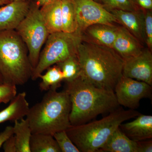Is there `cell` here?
Segmentation results:
<instances>
[{"label":"cell","mask_w":152,"mask_h":152,"mask_svg":"<svg viewBox=\"0 0 152 152\" xmlns=\"http://www.w3.org/2000/svg\"><path fill=\"white\" fill-rule=\"evenodd\" d=\"M77 55L81 77L96 86L114 91L123 76L124 60L113 49L82 39Z\"/></svg>","instance_id":"6da1fadb"},{"label":"cell","mask_w":152,"mask_h":152,"mask_svg":"<svg viewBox=\"0 0 152 152\" xmlns=\"http://www.w3.org/2000/svg\"><path fill=\"white\" fill-rule=\"evenodd\" d=\"M66 83L65 91L71 102L69 119L72 126L86 124L99 115L110 113L119 106L114 91L96 86L81 76Z\"/></svg>","instance_id":"7a4b0ae2"},{"label":"cell","mask_w":152,"mask_h":152,"mask_svg":"<svg viewBox=\"0 0 152 152\" xmlns=\"http://www.w3.org/2000/svg\"><path fill=\"white\" fill-rule=\"evenodd\" d=\"M71 102L65 90H49L40 102L30 108L26 118L32 134H48L66 131L71 126Z\"/></svg>","instance_id":"3957f363"},{"label":"cell","mask_w":152,"mask_h":152,"mask_svg":"<svg viewBox=\"0 0 152 152\" xmlns=\"http://www.w3.org/2000/svg\"><path fill=\"white\" fill-rule=\"evenodd\" d=\"M140 114L134 110L118 107L100 120L77 126L71 125L66 132L80 152H99L121 124Z\"/></svg>","instance_id":"277c9868"},{"label":"cell","mask_w":152,"mask_h":152,"mask_svg":"<svg viewBox=\"0 0 152 152\" xmlns=\"http://www.w3.org/2000/svg\"><path fill=\"white\" fill-rule=\"evenodd\" d=\"M33 70L27 48L16 31L0 32V75L3 83L24 85L31 79Z\"/></svg>","instance_id":"5b68a950"},{"label":"cell","mask_w":152,"mask_h":152,"mask_svg":"<svg viewBox=\"0 0 152 152\" xmlns=\"http://www.w3.org/2000/svg\"><path fill=\"white\" fill-rule=\"evenodd\" d=\"M81 36L77 32H60L50 34L45 46L41 52L37 64L33 69L31 79L36 80L43 72L68 57L77 55Z\"/></svg>","instance_id":"8992f818"},{"label":"cell","mask_w":152,"mask_h":152,"mask_svg":"<svg viewBox=\"0 0 152 152\" xmlns=\"http://www.w3.org/2000/svg\"><path fill=\"white\" fill-rule=\"evenodd\" d=\"M15 31L27 48L33 69L37 64L41 49L50 34L41 15L40 7L31 0L26 15Z\"/></svg>","instance_id":"52a82bcc"},{"label":"cell","mask_w":152,"mask_h":152,"mask_svg":"<svg viewBox=\"0 0 152 152\" xmlns=\"http://www.w3.org/2000/svg\"><path fill=\"white\" fill-rule=\"evenodd\" d=\"M77 29L81 34L88 27L96 24L116 25L118 23L113 14L102 4L94 0H74Z\"/></svg>","instance_id":"ba28073f"},{"label":"cell","mask_w":152,"mask_h":152,"mask_svg":"<svg viewBox=\"0 0 152 152\" xmlns=\"http://www.w3.org/2000/svg\"><path fill=\"white\" fill-rule=\"evenodd\" d=\"M152 91V86L150 85L124 76L114 89L119 105L132 110L138 107L142 99L151 97Z\"/></svg>","instance_id":"9c48e42d"},{"label":"cell","mask_w":152,"mask_h":152,"mask_svg":"<svg viewBox=\"0 0 152 152\" xmlns=\"http://www.w3.org/2000/svg\"><path fill=\"white\" fill-rule=\"evenodd\" d=\"M123 76L152 86V51L145 48L139 54L124 61Z\"/></svg>","instance_id":"30bf717a"},{"label":"cell","mask_w":152,"mask_h":152,"mask_svg":"<svg viewBox=\"0 0 152 152\" xmlns=\"http://www.w3.org/2000/svg\"><path fill=\"white\" fill-rule=\"evenodd\" d=\"M31 2L15 1L0 7V32L15 30L27 14Z\"/></svg>","instance_id":"8fae6325"},{"label":"cell","mask_w":152,"mask_h":152,"mask_svg":"<svg viewBox=\"0 0 152 152\" xmlns=\"http://www.w3.org/2000/svg\"><path fill=\"white\" fill-rule=\"evenodd\" d=\"M143 44L122 26H118L115 39L112 48L124 61L135 56L143 50Z\"/></svg>","instance_id":"7c38bea8"},{"label":"cell","mask_w":152,"mask_h":152,"mask_svg":"<svg viewBox=\"0 0 152 152\" xmlns=\"http://www.w3.org/2000/svg\"><path fill=\"white\" fill-rule=\"evenodd\" d=\"M118 23L126 29L142 44H145L144 14L141 10L129 11L113 10H109Z\"/></svg>","instance_id":"4fadbf2b"},{"label":"cell","mask_w":152,"mask_h":152,"mask_svg":"<svg viewBox=\"0 0 152 152\" xmlns=\"http://www.w3.org/2000/svg\"><path fill=\"white\" fill-rule=\"evenodd\" d=\"M118 28L116 25L105 24L91 25L82 32V39L112 48L116 37Z\"/></svg>","instance_id":"5bb4252c"},{"label":"cell","mask_w":152,"mask_h":152,"mask_svg":"<svg viewBox=\"0 0 152 152\" xmlns=\"http://www.w3.org/2000/svg\"><path fill=\"white\" fill-rule=\"evenodd\" d=\"M119 128L131 140L138 142L152 138V116L140 114L132 121L121 124Z\"/></svg>","instance_id":"9a60e30c"},{"label":"cell","mask_w":152,"mask_h":152,"mask_svg":"<svg viewBox=\"0 0 152 152\" xmlns=\"http://www.w3.org/2000/svg\"><path fill=\"white\" fill-rule=\"evenodd\" d=\"M29 103L25 92L17 95L9 105L0 112V124L8 121H19L26 116L29 110Z\"/></svg>","instance_id":"2e32d148"},{"label":"cell","mask_w":152,"mask_h":152,"mask_svg":"<svg viewBox=\"0 0 152 152\" xmlns=\"http://www.w3.org/2000/svg\"><path fill=\"white\" fill-rule=\"evenodd\" d=\"M99 152H137V144L126 135L119 127L109 137Z\"/></svg>","instance_id":"e0dca14e"},{"label":"cell","mask_w":152,"mask_h":152,"mask_svg":"<svg viewBox=\"0 0 152 152\" xmlns=\"http://www.w3.org/2000/svg\"><path fill=\"white\" fill-rule=\"evenodd\" d=\"M40 11L49 34L62 32L61 0L44 5Z\"/></svg>","instance_id":"ac0fdd59"},{"label":"cell","mask_w":152,"mask_h":152,"mask_svg":"<svg viewBox=\"0 0 152 152\" xmlns=\"http://www.w3.org/2000/svg\"><path fill=\"white\" fill-rule=\"evenodd\" d=\"M13 130L16 152H31L30 141L32 132L27 119L15 121Z\"/></svg>","instance_id":"d6986e66"},{"label":"cell","mask_w":152,"mask_h":152,"mask_svg":"<svg viewBox=\"0 0 152 152\" xmlns=\"http://www.w3.org/2000/svg\"><path fill=\"white\" fill-rule=\"evenodd\" d=\"M31 152H61L53 136L48 134H32Z\"/></svg>","instance_id":"ffe728a7"},{"label":"cell","mask_w":152,"mask_h":152,"mask_svg":"<svg viewBox=\"0 0 152 152\" xmlns=\"http://www.w3.org/2000/svg\"><path fill=\"white\" fill-rule=\"evenodd\" d=\"M62 32H76L77 29V18L74 0H61Z\"/></svg>","instance_id":"44dd1931"},{"label":"cell","mask_w":152,"mask_h":152,"mask_svg":"<svg viewBox=\"0 0 152 152\" xmlns=\"http://www.w3.org/2000/svg\"><path fill=\"white\" fill-rule=\"evenodd\" d=\"M47 70L45 74L39 76L42 79L39 84L40 89L42 91L57 90L61 87V83L64 81L62 72L56 64L50 67Z\"/></svg>","instance_id":"7402d4cb"},{"label":"cell","mask_w":152,"mask_h":152,"mask_svg":"<svg viewBox=\"0 0 152 152\" xmlns=\"http://www.w3.org/2000/svg\"><path fill=\"white\" fill-rule=\"evenodd\" d=\"M56 65L62 72L65 82L72 81L80 76L81 69L77 54L68 57Z\"/></svg>","instance_id":"603a6c76"},{"label":"cell","mask_w":152,"mask_h":152,"mask_svg":"<svg viewBox=\"0 0 152 152\" xmlns=\"http://www.w3.org/2000/svg\"><path fill=\"white\" fill-rule=\"evenodd\" d=\"M54 138L59 147L61 152H80L68 136L66 131H61L55 133Z\"/></svg>","instance_id":"cb8c5ba5"},{"label":"cell","mask_w":152,"mask_h":152,"mask_svg":"<svg viewBox=\"0 0 152 152\" xmlns=\"http://www.w3.org/2000/svg\"><path fill=\"white\" fill-rule=\"evenodd\" d=\"M102 4L108 10H118L133 11L140 10L132 0H102Z\"/></svg>","instance_id":"d4e9b609"},{"label":"cell","mask_w":152,"mask_h":152,"mask_svg":"<svg viewBox=\"0 0 152 152\" xmlns=\"http://www.w3.org/2000/svg\"><path fill=\"white\" fill-rule=\"evenodd\" d=\"M145 44L152 51V11H143Z\"/></svg>","instance_id":"484cf974"},{"label":"cell","mask_w":152,"mask_h":152,"mask_svg":"<svg viewBox=\"0 0 152 152\" xmlns=\"http://www.w3.org/2000/svg\"><path fill=\"white\" fill-rule=\"evenodd\" d=\"M17 94L16 86L10 84L0 85V104L10 102Z\"/></svg>","instance_id":"4316f807"},{"label":"cell","mask_w":152,"mask_h":152,"mask_svg":"<svg viewBox=\"0 0 152 152\" xmlns=\"http://www.w3.org/2000/svg\"><path fill=\"white\" fill-rule=\"evenodd\" d=\"M139 10L143 11H152V0H132Z\"/></svg>","instance_id":"83f0119b"},{"label":"cell","mask_w":152,"mask_h":152,"mask_svg":"<svg viewBox=\"0 0 152 152\" xmlns=\"http://www.w3.org/2000/svg\"><path fill=\"white\" fill-rule=\"evenodd\" d=\"M2 147L5 152H16L15 140L14 134L4 142Z\"/></svg>","instance_id":"f1b7e54d"},{"label":"cell","mask_w":152,"mask_h":152,"mask_svg":"<svg viewBox=\"0 0 152 152\" xmlns=\"http://www.w3.org/2000/svg\"><path fill=\"white\" fill-rule=\"evenodd\" d=\"M137 142V152H152V139Z\"/></svg>","instance_id":"f546056e"},{"label":"cell","mask_w":152,"mask_h":152,"mask_svg":"<svg viewBox=\"0 0 152 152\" xmlns=\"http://www.w3.org/2000/svg\"><path fill=\"white\" fill-rule=\"evenodd\" d=\"M13 134V126H10L6 127L5 129L0 133V149L4 142Z\"/></svg>","instance_id":"4dcf8cb0"},{"label":"cell","mask_w":152,"mask_h":152,"mask_svg":"<svg viewBox=\"0 0 152 152\" xmlns=\"http://www.w3.org/2000/svg\"><path fill=\"white\" fill-rule=\"evenodd\" d=\"M37 4L40 8L41 7L48 4V3L53 1H57V0H32Z\"/></svg>","instance_id":"1f68e13d"},{"label":"cell","mask_w":152,"mask_h":152,"mask_svg":"<svg viewBox=\"0 0 152 152\" xmlns=\"http://www.w3.org/2000/svg\"><path fill=\"white\" fill-rule=\"evenodd\" d=\"M10 2V0H0V6L8 4Z\"/></svg>","instance_id":"d6a6232c"},{"label":"cell","mask_w":152,"mask_h":152,"mask_svg":"<svg viewBox=\"0 0 152 152\" xmlns=\"http://www.w3.org/2000/svg\"><path fill=\"white\" fill-rule=\"evenodd\" d=\"M3 83V80L1 76L0 75V85Z\"/></svg>","instance_id":"836d02e7"},{"label":"cell","mask_w":152,"mask_h":152,"mask_svg":"<svg viewBox=\"0 0 152 152\" xmlns=\"http://www.w3.org/2000/svg\"><path fill=\"white\" fill-rule=\"evenodd\" d=\"M95 1L97 2L100 3V4H102V0H94Z\"/></svg>","instance_id":"e575fe53"},{"label":"cell","mask_w":152,"mask_h":152,"mask_svg":"<svg viewBox=\"0 0 152 152\" xmlns=\"http://www.w3.org/2000/svg\"><path fill=\"white\" fill-rule=\"evenodd\" d=\"M27 0H10L11 2L15 1H26Z\"/></svg>","instance_id":"d590c367"}]
</instances>
